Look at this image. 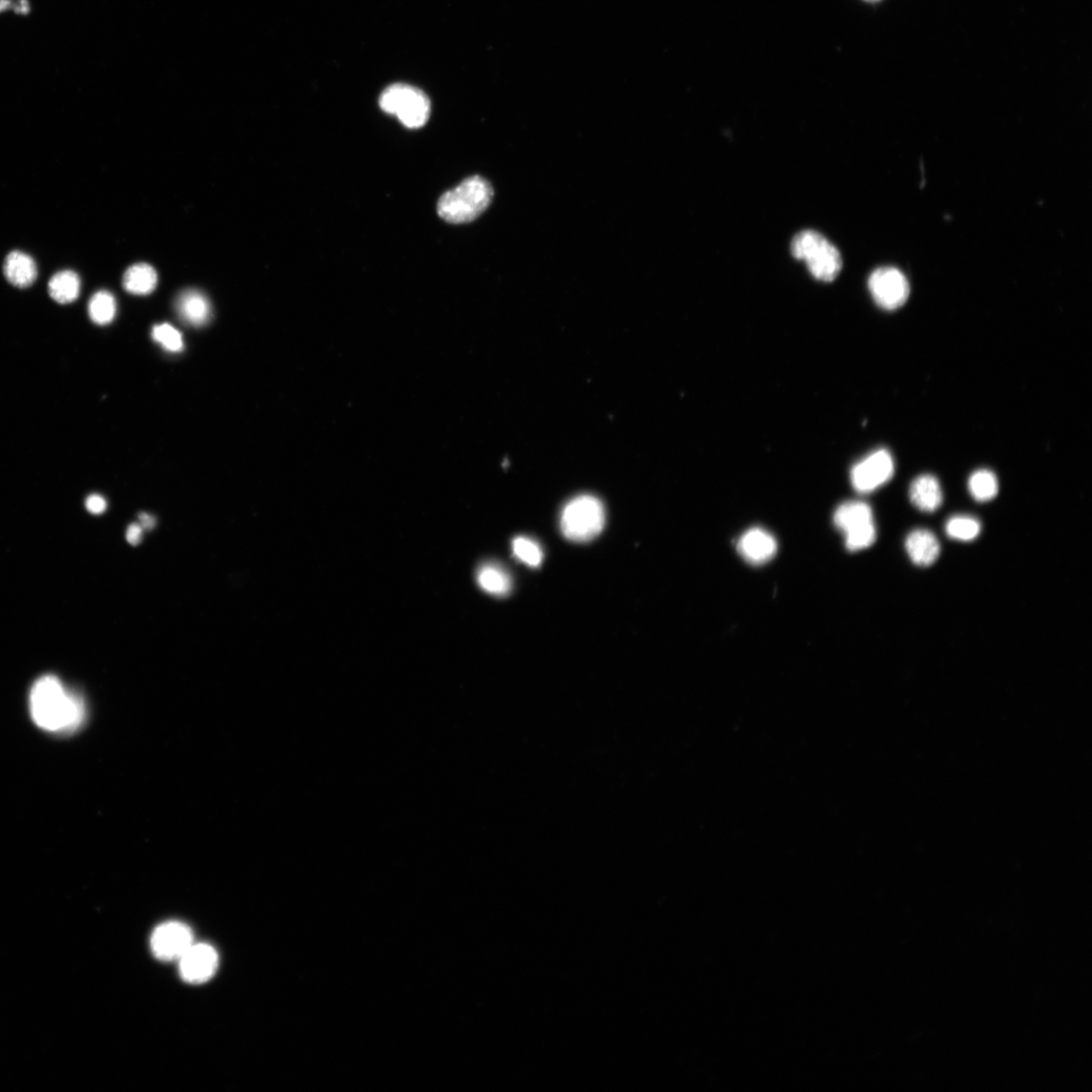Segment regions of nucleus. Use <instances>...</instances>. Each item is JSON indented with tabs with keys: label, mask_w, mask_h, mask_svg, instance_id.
Here are the masks:
<instances>
[{
	"label": "nucleus",
	"mask_w": 1092,
	"mask_h": 1092,
	"mask_svg": "<svg viewBox=\"0 0 1092 1092\" xmlns=\"http://www.w3.org/2000/svg\"><path fill=\"white\" fill-rule=\"evenodd\" d=\"M194 944L192 929L180 921L164 922L155 929L150 940L154 955L163 962L179 961Z\"/></svg>",
	"instance_id": "obj_8"
},
{
	"label": "nucleus",
	"mask_w": 1092,
	"mask_h": 1092,
	"mask_svg": "<svg viewBox=\"0 0 1092 1092\" xmlns=\"http://www.w3.org/2000/svg\"><path fill=\"white\" fill-rule=\"evenodd\" d=\"M30 712L34 723L53 733L70 734L87 720L83 696L64 686L59 677L46 675L37 679L30 693Z\"/></svg>",
	"instance_id": "obj_1"
},
{
	"label": "nucleus",
	"mask_w": 1092,
	"mask_h": 1092,
	"mask_svg": "<svg viewBox=\"0 0 1092 1092\" xmlns=\"http://www.w3.org/2000/svg\"><path fill=\"white\" fill-rule=\"evenodd\" d=\"M513 553L520 561L532 568L539 567L543 559L540 546L534 540L523 536L513 540Z\"/></svg>",
	"instance_id": "obj_22"
},
{
	"label": "nucleus",
	"mask_w": 1092,
	"mask_h": 1092,
	"mask_svg": "<svg viewBox=\"0 0 1092 1092\" xmlns=\"http://www.w3.org/2000/svg\"><path fill=\"white\" fill-rule=\"evenodd\" d=\"M876 527L872 523L863 529L844 535L845 546L851 552H859L870 548L876 540Z\"/></svg>",
	"instance_id": "obj_24"
},
{
	"label": "nucleus",
	"mask_w": 1092,
	"mask_h": 1092,
	"mask_svg": "<svg viewBox=\"0 0 1092 1092\" xmlns=\"http://www.w3.org/2000/svg\"><path fill=\"white\" fill-rule=\"evenodd\" d=\"M81 293V279L79 275L71 271H64L56 273L49 282V294L51 297L61 305H67L74 302Z\"/></svg>",
	"instance_id": "obj_17"
},
{
	"label": "nucleus",
	"mask_w": 1092,
	"mask_h": 1092,
	"mask_svg": "<svg viewBox=\"0 0 1092 1092\" xmlns=\"http://www.w3.org/2000/svg\"><path fill=\"white\" fill-rule=\"evenodd\" d=\"M982 524L970 516H954L946 525L947 534L956 540L972 541L981 534Z\"/></svg>",
	"instance_id": "obj_21"
},
{
	"label": "nucleus",
	"mask_w": 1092,
	"mask_h": 1092,
	"mask_svg": "<svg viewBox=\"0 0 1092 1092\" xmlns=\"http://www.w3.org/2000/svg\"><path fill=\"white\" fill-rule=\"evenodd\" d=\"M872 508L861 501L842 504L834 514V523L844 535L874 523Z\"/></svg>",
	"instance_id": "obj_12"
},
{
	"label": "nucleus",
	"mask_w": 1092,
	"mask_h": 1092,
	"mask_svg": "<svg viewBox=\"0 0 1092 1092\" xmlns=\"http://www.w3.org/2000/svg\"><path fill=\"white\" fill-rule=\"evenodd\" d=\"M866 2L876 3L879 2V0H866Z\"/></svg>",
	"instance_id": "obj_29"
},
{
	"label": "nucleus",
	"mask_w": 1092,
	"mask_h": 1092,
	"mask_svg": "<svg viewBox=\"0 0 1092 1092\" xmlns=\"http://www.w3.org/2000/svg\"><path fill=\"white\" fill-rule=\"evenodd\" d=\"M906 548L913 562L919 567L932 566L940 552L938 538L926 530L913 532L906 540Z\"/></svg>",
	"instance_id": "obj_14"
},
{
	"label": "nucleus",
	"mask_w": 1092,
	"mask_h": 1092,
	"mask_svg": "<svg viewBox=\"0 0 1092 1092\" xmlns=\"http://www.w3.org/2000/svg\"><path fill=\"white\" fill-rule=\"evenodd\" d=\"M380 107L409 129L422 128L430 117L431 106L426 94L408 84L398 83L388 87L382 93Z\"/></svg>",
	"instance_id": "obj_5"
},
{
	"label": "nucleus",
	"mask_w": 1092,
	"mask_h": 1092,
	"mask_svg": "<svg viewBox=\"0 0 1092 1092\" xmlns=\"http://www.w3.org/2000/svg\"><path fill=\"white\" fill-rule=\"evenodd\" d=\"M868 288L875 303L889 311L905 305L911 294L908 278L894 268L876 270L869 277Z\"/></svg>",
	"instance_id": "obj_7"
},
{
	"label": "nucleus",
	"mask_w": 1092,
	"mask_h": 1092,
	"mask_svg": "<svg viewBox=\"0 0 1092 1092\" xmlns=\"http://www.w3.org/2000/svg\"><path fill=\"white\" fill-rule=\"evenodd\" d=\"M85 506L88 512L94 515H100L107 510V501L103 496L93 494L86 499Z\"/></svg>",
	"instance_id": "obj_26"
},
{
	"label": "nucleus",
	"mask_w": 1092,
	"mask_h": 1092,
	"mask_svg": "<svg viewBox=\"0 0 1092 1092\" xmlns=\"http://www.w3.org/2000/svg\"><path fill=\"white\" fill-rule=\"evenodd\" d=\"M737 549L746 561L761 566L776 556L778 544L773 535L756 527L742 535Z\"/></svg>",
	"instance_id": "obj_10"
},
{
	"label": "nucleus",
	"mask_w": 1092,
	"mask_h": 1092,
	"mask_svg": "<svg viewBox=\"0 0 1092 1092\" xmlns=\"http://www.w3.org/2000/svg\"><path fill=\"white\" fill-rule=\"evenodd\" d=\"M968 488L977 502H988L999 493V481L989 469H978L969 478Z\"/></svg>",
	"instance_id": "obj_19"
},
{
	"label": "nucleus",
	"mask_w": 1092,
	"mask_h": 1092,
	"mask_svg": "<svg viewBox=\"0 0 1092 1092\" xmlns=\"http://www.w3.org/2000/svg\"><path fill=\"white\" fill-rule=\"evenodd\" d=\"M154 339L163 348L171 352H178L183 348L182 336L178 330L169 324L157 325L153 331Z\"/></svg>",
	"instance_id": "obj_23"
},
{
	"label": "nucleus",
	"mask_w": 1092,
	"mask_h": 1092,
	"mask_svg": "<svg viewBox=\"0 0 1092 1092\" xmlns=\"http://www.w3.org/2000/svg\"><path fill=\"white\" fill-rule=\"evenodd\" d=\"M144 532L143 527L139 523L131 524L126 533L127 541L131 545H138L143 539Z\"/></svg>",
	"instance_id": "obj_27"
},
{
	"label": "nucleus",
	"mask_w": 1092,
	"mask_h": 1092,
	"mask_svg": "<svg viewBox=\"0 0 1092 1092\" xmlns=\"http://www.w3.org/2000/svg\"><path fill=\"white\" fill-rule=\"evenodd\" d=\"M894 470V460L890 451L877 449L853 466L851 482L857 492L869 494L888 484Z\"/></svg>",
	"instance_id": "obj_6"
},
{
	"label": "nucleus",
	"mask_w": 1092,
	"mask_h": 1092,
	"mask_svg": "<svg viewBox=\"0 0 1092 1092\" xmlns=\"http://www.w3.org/2000/svg\"><path fill=\"white\" fill-rule=\"evenodd\" d=\"M605 522V505L594 496L581 495L564 506L560 530L569 540L587 542L604 531Z\"/></svg>",
	"instance_id": "obj_4"
},
{
	"label": "nucleus",
	"mask_w": 1092,
	"mask_h": 1092,
	"mask_svg": "<svg viewBox=\"0 0 1092 1092\" xmlns=\"http://www.w3.org/2000/svg\"><path fill=\"white\" fill-rule=\"evenodd\" d=\"M139 524L143 527L145 532L153 531L156 525V519L148 513H140Z\"/></svg>",
	"instance_id": "obj_28"
},
{
	"label": "nucleus",
	"mask_w": 1092,
	"mask_h": 1092,
	"mask_svg": "<svg viewBox=\"0 0 1092 1092\" xmlns=\"http://www.w3.org/2000/svg\"><path fill=\"white\" fill-rule=\"evenodd\" d=\"M478 582L483 590L499 597L507 596L512 589L510 575L494 563L486 564L479 570Z\"/></svg>",
	"instance_id": "obj_18"
},
{
	"label": "nucleus",
	"mask_w": 1092,
	"mask_h": 1092,
	"mask_svg": "<svg viewBox=\"0 0 1092 1092\" xmlns=\"http://www.w3.org/2000/svg\"><path fill=\"white\" fill-rule=\"evenodd\" d=\"M176 307L182 321L194 327L209 323L212 316L210 300L196 290L182 292L177 299Z\"/></svg>",
	"instance_id": "obj_11"
},
{
	"label": "nucleus",
	"mask_w": 1092,
	"mask_h": 1092,
	"mask_svg": "<svg viewBox=\"0 0 1092 1092\" xmlns=\"http://www.w3.org/2000/svg\"><path fill=\"white\" fill-rule=\"evenodd\" d=\"M157 273L147 263H138L128 269L124 274L123 285L125 290L133 295L146 296L152 294L157 286Z\"/></svg>",
	"instance_id": "obj_16"
},
{
	"label": "nucleus",
	"mask_w": 1092,
	"mask_h": 1092,
	"mask_svg": "<svg viewBox=\"0 0 1092 1092\" xmlns=\"http://www.w3.org/2000/svg\"><path fill=\"white\" fill-rule=\"evenodd\" d=\"M218 966L219 955L208 944H194L179 960L180 976L190 985L209 982L217 972Z\"/></svg>",
	"instance_id": "obj_9"
},
{
	"label": "nucleus",
	"mask_w": 1092,
	"mask_h": 1092,
	"mask_svg": "<svg viewBox=\"0 0 1092 1092\" xmlns=\"http://www.w3.org/2000/svg\"><path fill=\"white\" fill-rule=\"evenodd\" d=\"M493 197V187L487 180L481 177L468 178L439 199L438 212L450 224L473 222L488 208Z\"/></svg>",
	"instance_id": "obj_2"
},
{
	"label": "nucleus",
	"mask_w": 1092,
	"mask_h": 1092,
	"mask_svg": "<svg viewBox=\"0 0 1092 1092\" xmlns=\"http://www.w3.org/2000/svg\"><path fill=\"white\" fill-rule=\"evenodd\" d=\"M791 252L796 259L803 260L809 272L820 281L835 280L843 268L842 255L835 245L814 230L798 233L791 243Z\"/></svg>",
	"instance_id": "obj_3"
},
{
	"label": "nucleus",
	"mask_w": 1092,
	"mask_h": 1092,
	"mask_svg": "<svg viewBox=\"0 0 1092 1092\" xmlns=\"http://www.w3.org/2000/svg\"><path fill=\"white\" fill-rule=\"evenodd\" d=\"M912 503L922 512H935L943 503V492L937 478L921 475L914 480L910 487Z\"/></svg>",
	"instance_id": "obj_13"
},
{
	"label": "nucleus",
	"mask_w": 1092,
	"mask_h": 1092,
	"mask_svg": "<svg viewBox=\"0 0 1092 1092\" xmlns=\"http://www.w3.org/2000/svg\"><path fill=\"white\" fill-rule=\"evenodd\" d=\"M117 304L114 296L106 291L94 294L90 298L88 313L93 323L98 325L109 324L114 320Z\"/></svg>",
	"instance_id": "obj_20"
},
{
	"label": "nucleus",
	"mask_w": 1092,
	"mask_h": 1092,
	"mask_svg": "<svg viewBox=\"0 0 1092 1092\" xmlns=\"http://www.w3.org/2000/svg\"><path fill=\"white\" fill-rule=\"evenodd\" d=\"M33 12L32 0H0V16L12 13L18 17H29Z\"/></svg>",
	"instance_id": "obj_25"
},
{
	"label": "nucleus",
	"mask_w": 1092,
	"mask_h": 1092,
	"mask_svg": "<svg viewBox=\"0 0 1092 1092\" xmlns=\"http://www.w3.org/2000/svg\"><path fill=\"white\" fill-rule=\"evenodd\" d=\"M4 273L10 284L18 289L31 287L37 275L34 259L20 251H13L7 256Z\"/></svg>",
	"instance_id": "obj_15"
}]
</instances>
